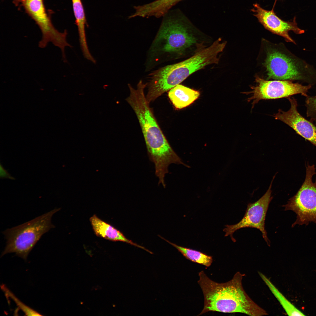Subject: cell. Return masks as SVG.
Wrapping results in <instances>:
<instances>
[{
  "label": "cell",
  "mask_w": 316,
  "mask_h": 316,
  "mask_svg": "<svg viewBox=\"0 0 316 316\" xmlns=\"http://www.w3.org/2000/svg\"><path fill=\"white\" fill-rule=\"evenodd\" d=\"M147 52L145 70L178 57L197 43L192 24L179 9L170 10L163 17Z\"/></svg>",
  "instance_id": "obj_1"
},
{
  "label": "cell",
  "mask_w": 316,
  "mask_h": 316,
  "mask_svg": "<svg viewBox=\"0 0 316 316\" xmlns=\"http://www.w3.org/2000/svg\"><path fill=\"white\" fill-rule=\"evenodd\" d=\"M197 282L204 297L203 308L198 315L213 311L225 313H240L251 316L269 315L254 301L243 286L244 274L236 272L230 281L219 283L210 279L203 271L199 273Z\"/></svg>",
  "instance_id": "obj_2"
},
{
  "label": "cell",
  "mask_w": 316,
  "mask_h": 316,
  "mask_svg": "<svg viewBox=\"0 0 316 316\" xmlns=\"http://www.w3.org/2000/svg\"><path fill=\"white\" fill-rule=\"evenodd\" d=\"M130 90L126 100L134 111L142 130L148 154L155 169H167L175 163L179 156L173 149L159 126L144 93L147 86L140 80L135 88L128 84Z\"/></svg>",
  "instance_id": "obj_3"
},
{
  "label": "cell",
  "mask_w": 316,
  "mask_h": 316,
  "mask_svg": "<svg viewBox=\"0 0 316 316\" xmlns=\"http://www.w3.org/2000/svg\"><path fill=\"white\" fill-rule=\"evenodd\" d=\"M226 42L221 38L209 46L199 50L193 56L180 62L168 65L149 75L147 96L154 101L165 92L179 84L193 73L206 66L218 63L219 54Z\"/></svg>",
  "instance_id": "obj_4"
},
{
  "label": "cell",
  "mask_w": 316,
  "mask_h": 316,
  "mask_svg": "<svg viewBox=\"0 0 316 316\" xmlns=\"http://www.w3.org/2000/svg\"><path fill=\"white\" fill-rule=\"evenodd\" d=\"M59 209L55 208L28 222L4 231L2 233L6 240V245L1 256L14 253L26 260L42 236L54 227L51 218Z\"/></svg>",
  "instance_id": "obj_5"
},
{
  "label": "cell",
  "mask_w": 316,
  "mask_h": 316,
  "mask_svg": "<svg viewBox=\"0 0 316 316\" xmlns=\"http://www.w3.org/2000/svg\"><path fill=\"white\" fill-rule=\"evenodd\" d=\"M264 64L269 79L316 85V69L288 51L269 48Z\"/></svg>",
  "instance_id": "obj_6"
},
{
  "label": "cell",
  "mask_w": 316,
  "mask_h": 316,
  "mask_svg": "<svg viewBox=\"0 0 316 316\" xmlns=\"http://www.w3.org/2000/svg\"><path fill=\"white\" fill-rule=\"evenodd\" d=\"M315 165L308 164L306 166L305 179L297 193L291 197L285 205L284 210H292L297 214V219L292 224H308L310 222L316 223V181L313 183L312 178L315 174Z\"/></svg>",
  "instance_id": "obj_7"
},
{
  "label": "cell",
  "mask_w": 316,
  "mask_h": 316,
  "mask_svg": "<svg viewBox=\"0 0 316 316\" xmlns=\"http://www.w3.org/2000/svg\"><path fill=\"white\" fill-rule=\"evenodd\" d=\"M26 12L35 21L42 34L38 46L43 48L49 42L59 48L62 52V58L66 59L65 48L72 46L67 41V31L60 32L53 25L49 15L46 11L43 0H24L22 3Z\"/></svg>",
  "instance_id": "obj_8"
},
{
  "label": "cell",
  "mask_w": 316,
  "mask_h": 316,
  "mask_svg": "<svg viewBox=\"0 0 316 316\" xmlns=\"http://www.w3.org/2000/svg\"><path fill=\"white\" fill-rule=\"evenodd\" d=\"M255 80L257 85L251 86L250 91L243 92L250 95L247 100L251 102L252 108L261 100L287 98L296 94L305 97L312 86L290 80H266L257 75L255 76Z\"/></svg>",
  "instance_id": "obj_9"
},
{
  "label": "cell",
  "mask_w": 316,
  "mask_h": 316,
  "mask_svg": "<svg viewBox=\"0 0 316 316\" xmlns=\"http://www.w3.org/2000/svg\"><path fill=\"white\" fill-rule=\"evenodd\" d=\"M276 174L273 176L268 189L263 196L256 202L248 204L245 214L241 220L236 224L225 226L226 227L223 230L226 233L225 236H230L235 242L236 241L233 234L236 231L244 228H256L261 232L265 241L270 246V241L265 229V220L269 203L273 198L271 195V188Z\"/></svg>",
  "instance_id": "obj_10"
},
{
  "label": "cell",
  "mask_w": 316,
  "mask_h": 316,
  "mask_svg": "<svg viewBox=\"0 0 316 316\" xmlns=\"http://www.w3.org/2000/svg\"><path fill=\"white\" fill-rule=\"evenodd\" d=\"M253 6L251 10L259 22L267 30L284 37L286 42L296 44L290 36L288 34L289 31H292L297 34L304 33V30L298 26L295 19L293 21H285L277 16L273 8L271 10H266L257 3L253 4Z\"/></svg>",
  "instance_id": "obj_11"
},
{
  "label": "cell",
  "mask_w": 316,
  "mask_h": 316,
  "mask_svg": "<svg viewBox=\"0 0 316 316\" xmlns=\"http://www.w3.org/2000/svg\"><path fill=\"white\" fill-rule=\"evenodd\" d=\"M287 99L290 104L289 109L284 111L279 109L273 117L287 125L297 134L316 147V126L298 112L296 99L290 97Z\"/></svg>",
  "instance_id": "obj_12"
},
{
  "label": "cell",
  "mask_w": 316,
  "mask_h": 316,
  "mask_svg": "<svg viewBox=\"0 0 316 316\" xmlns=\"http://www.w3.org/2000/svg\"><path fill=\"white\" fill-rule=\"evenodd\" d=\"M90 221L96 236L112 241L126 243L152 253V252L145 247L128 239L121 231L99 218L96 215L94 214L92 216L90 219Z\"/></svg>",
  "instance_id": "obj_13"
},
{
  "label": "cell",
  "mask_w": 316,
  "mask_h": 316,
  "mask_svg": "<svg viewBox=\"0 0 316 316\" xmlns=\"http://www.w3.org/2000/svg\"><path fill=\"white\" fill-rule=\"evenodd\" d=\"M199 91L180 84L174 87L168 92V97L175 107L181 109L193 103L199 97Z\"/></svg>",
  "instance_id": "obj_14"
},
{
  "label": "cell",
  "mask_w": 316,
  "mask_h": 316,
  "mask_svg": "<svg viewBox=\"0 0 316 316\" xmlns=\"http://www.w3.org/2000/svg\"><path fill=\"white\" fill-rule=\"evenodd\" d=\"M258 274L288 315H305L303 313L298 309L284 296L265 275L260 272H259Z\"/></svg>",
  "instance_id": "obj_15"
},
{
  "label": "cell",
  "mask_w": 316,
  "mask_h": 316,
  "mask_svg": "<svg viewBox=\"0 0 316 316\" xmlns=\"http://www.w3.org/2000/svg\"><path fill=\"white\" fill-rule=\"evenodd\" d=\"M73 8L78 29L80 47L85 48L88 46L85 33L86 20L83 6L81 0H72Z\"/></svg>",
  "instance_id": "obj_16"
},
{
  "label": "cell",
  "mask_w": 316,
  "mask_h": 316,
  "mask_svg": "<svg viewBox=\"0 0 316 316\" xmlns=\"http://www.w3.org/2000/svg\"><path fill=\"white\" fill-rule=\"evenodd\" d=\"M175 247L186 259L190 261L208 267L211 266L213 260L212 257L200 251L181 246L164 239Z\"/></svg>",
  "instance_id": "obj_17"
},
{
  "label": "cell",
  "mask_w": 316,
  "mask_h": 316,
  "mask_svg": "<svg viewBox=\"0 0 316 316\" xmlns=\"http://www.w3.org/2000/svg\"><path fill=\"white\" fill-rule=\"evenodd\" d=\"M181 0H154L150 3V6L152 11L156 16L162 17Z\"/></svg>",
  "instance_id": "obj_18"
},
{
  "label": "cell",
  "mask_w": 316,
  "mask_h": 316,
  "mask_svg": "<svg viewBox=\"0 0 316 316\" xmlns=\"http://www.w3.org/2000/svg\"><path fill=\"white\" fill-rule=\"evenodd\" d=\"M1 288L6 297H10L12 299L19 309L25 313V315L29 316H42V315L37 311L22 303L4 285L2 284L1 285Z\"/></svg>",
  "instance_id": "obj_19"
},
{
  "label": "cell",
  "mask_w": 316,
  "mask_h": 316,
  "mask_svg": "<svg viewBox=\"0 0 316 316\" xmlns=\"http://www.w3.org/2000/svg\"><path fill=\"white\" fill-rule=\"evenodd\" d=\"M305 106L306 114L312 122H316V95L305 97Z\"/></svg>",
  "instance_id": "obj_20"
},
{
  "label": "cell",
  "mask_w": 316,
  "mask_h": 316,
  "mask_svg": "<svg viewBox=\"0 0 316 316\" xmlns=\"http://www.w3.org/2000/svg\"><path fill=\"white\" fill-rule=\"evenodd\" d=\"M0 178H7L14 180L15 178L8 172L3 166L1 164L0 165Z\"/></svg>",
  "instance_id": "obj_21"
},
{
  "label": "cell",
  "mask_w": 316,
  "mask_h": 316,
  "mask_svg": "<svg viewBox=\"0 0 316 316\" xmlns=\"http://www.w3.org/2000/svg\"><path fill=\"white\" fill-rule=\"evenodd\" d=\"M24 0H13V2L16 6H18L20 4L22 3Z\"/></svg>",
  "instance_id": "obj_22"
},
{
  "label": "cell",
  "mask_w": 316,
  "mask_h": 316,
  "mask_svg": "<svg viewBox=\"0 0 316 316\" xmlns=\"http://www.w3.org/2000/svg\"><path fill=\"white\" fill-rule=\"evenodd\" d=\"M277 0H275V3H274V5H275V3H276V1Z\"/></svg>",
  "instance_id": "obj_23"
}]
</instances>
